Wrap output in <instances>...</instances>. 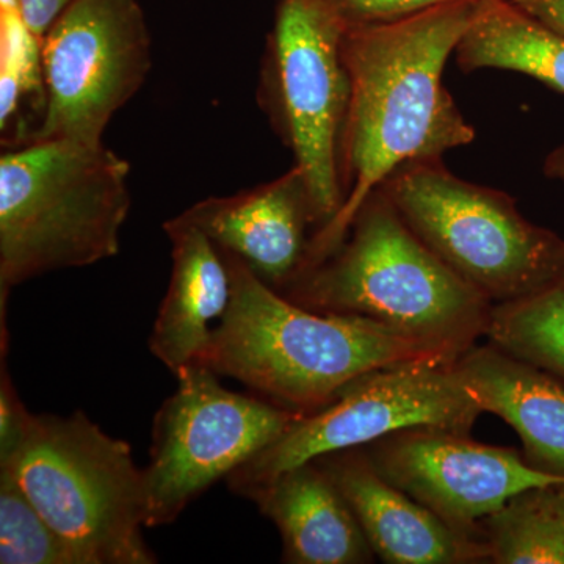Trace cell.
<instances>
[{
	"label": "cell",
	"instance_id": "484cf974",
	"mask_svg": "<svg viewBox=\"0 0 564 564\" xmlns=\"http://www.w3.org/2000/svg\"><path fill=\"white\" fill-rule=\"evenodd\" d=\"M544 174L549 180L564 182V144L545 158Z\"/></svg>",
	"mask_w": 564,
	"mask_h": 564
},
{
	"label": "cell",
	"instance_id": "277c9868",
	"mask_svg": "<svg viewBox=\"0 0 564 564\" xmlns=\"http://www.w3.org/2000/svg\"><path fill=\"white\" fill-rule=\"evenodd\" d=\"M129 173L104 141H32L0 155V321L17 285L120 252Z\"/></svg>",
	"mask_w": 564,
	"mask_h": 564
},
{
	"label": "cell",
	"instance_id": "8fae6325",
	"mask_svg": "<svg viewBox=\"0 0 564 564\" xmlns=\"http://www.w3.org/2000/svg\"><path fill=\"white\" fill-rule=\"evenodd\" d=\"M362 448L386 481L473 534H481V522L516 494L564 484L534 469L514 448L475 443L454 430H402Z\"/></svg>",
	"mask_w": 564,
	"mask_h": 564
},
{
	"label": "cell",
	"instance_id": "ffe728a7",
	"mask_svg": "<svg viewBox=\"0 0 564 564\" xmlns=\"http://www.w3.org/2000/svg\"><path fill=\"white\" fill-rule=\"evenodd\" d=\"M24 101L32 102L43 120L46 91L41 43L25 24L18 0H0V129L3 135L9 133L11 137L17 128L13 137L17 141Z\"/></svg>",
	"mask_w": 564,
	"mask_h": 564
},
{
	"label": "cell",
	"instance_id": "e0dca14e",
	"mask_svg": "<svg viewBox=\"0 0 564 564\" xmlns=\"http://www.w3.org/2000/svg\"><path fill=\"white\" fill-rule=\"evenodd\" d=\"M459 68L525 74L564 95V35L513 0H477L455 51Z\"/></svg>",
	"mask_w": 564,
	"mask_h": 564
},
{
	"label": "cell",
	"instance_id": "ac0fdd59",
	"mask_svg": "<svg viewBox=\"0 0 564 564\" xmlns=\"http://www.w3.org/2000/svg\"><path fill=\"white\" fill-rule=\"evenodd\" d=\"M497 564H564V484L516 494L480 524Z\"/></svg>",
	"mask_w": 564,
	"mask_h": 564
},
{
	"label": "cell",
	"instance_id": "cb8c5ba5",
	"mask_svg": "<svg viewBox=\"0 0 564 564\" xmlns=\"http://www.w3.org/2000/svg\"><path fill=\"white\" fill-rule=\"evenodd\" d=\"M18 3L25 24L41 43L70 0H18Z\"/></svg>",
	"mask_w": 564,
	"mask_h": 564
},
{
	"label": "cell",
	"instance_id": "5b68a950",
	"mask_svg": "<svg viewBox=\"0 0 564 564\" xmlns=\"http://www.w3.org/2000/svg\"><path fill=\"white\" fill-rule=\"evenodd\" d=\"M85 564H154L143 538V469L124 441L82 411L32 414L14 455L0 463Z\"/></svg>",
	"mask_w": 564,
	"mask_h": 564
},
{
	"label": "cell",
	"instance_id": "7a4b0ae2",
	"mask_svg": "<svg viewBox=\"0 0 564 564\" xmlns=\"http://www.w3.org/2000/svg\"><path fill=\"white\" fill-rule=\"evenodd\" d=\"M221 254L231 273V303L198 362L273 403L313 413L373 370L410 362L455 364L381 323L293 303L239 258Z\"/></svg>",
	"mask_w": 564,
	"mask_h": 564
},
{
	"label": "cell",
	"instance_id": "d6986e66",
	"mask_svg": "<svg viewBox=\"0 0 564 564\" xmlns=\"http://www.w3.org/2000/svg\"><path fill=\"white\" fill-rule=\"evenodd\" d=\"M485 336L499 350L564 380V276L522 299L492 304Z\"/></svg>",
	"mask_w": 564,
	"mask_h": 564
},
{
	"label": "cell",
	"instance_id": "2e32d148",
	"mask_svg": "<svg viewBox=\"0 0 564 564\" xmlns=\"http://www.w3.org/2000/svg\"><path fill=\"white\" fill-rule=\"evenodd\" d=\"M455 366L484 413L499 415L521 437L525 462L564 478L563 386L491 344L470 348Z\"/></svg>",
	"mask_w": 564,
	"mask_h": 564
},
{
	"label": "cell",
	"instance_id": "30bf717a",
	"mask_svg": "<svg viewBox=\"0 0 564 564\" xmlns=\"http://www.w3.org/2000/svg\"><path fill=\"white\" fill-rule=\"evenodd\" d=\"M151 36L135 0H70L41 41L44 106L32 141L102 143L104 132L147 82Z\"/></svg>",
	"mask_w": 564,
	"mask_h": 564
},
{
	"label": "cell",
	"instance_id": "9a60e30c",
	"mask_svg": "<svg viewBox=\"0 0 564 564\" xmlns=\"http://www.w3.org/2000/svg\"><path fill=\"white\" fill-rule=\"evenodd\" d=\"M172 242V278L150 337L152 355L174 375L202 359L215 322L220 323L232 296L228 263L209 237L182 220L163 225Z\"/></svg>",
	"mask_w": 564,
	"mask_h": 564
},
{
	"label": "cell",
	"instance_id": "9c48e42d",
	"mask_svg": "<svg viewBox=\"0 0 564 564\" xmlns=\"http://www.w3.org/2000/svg\"><path fill=\"white\" fill-rule=\"evenodd\" d=\"M154 419L144 474L147 527L172 524L220 478L265 451L302 413L229 391L202 362L176 375Z\"/></svg>",
	"mask_w": 564,
	"mask_h": 564
},
{
	"label": "cell",
	"instance_id": "5bb4252c",
	"mask_svg": "<svg viewBox=\"0 0 564 564\" xmlns=\"http://www.w3.org/2000/svg\"><path fill=\"white\" fill-rule=\"evenodd\" d=\"M243 497L276 525L282 562L362 564L373 551L343 492L317 462L285 470Z\"/></svg>",
	"mask_w": 564,
	"mask_h": 564
},
{
	"label": "cell",
	"instance_id": "8992f818",
	"mask_svg": "<svg viewBox=\"0 0 564 564\" xmlns=\"http://www.w3.org/2000/svg\"><path fill=\"white\" fill-rule=\"evenodd\" d=\"M426 247L492 304L564 276V240L533 225L508 193L473 184L443 159L403 166L381 185Z\"/></svg>",
	"mask_w": 564,
	"mask_h": 564
},
{
	"label": "cell",
	"instance_id": "6da1fadb",
	"mask_svg": "<svg viewBox=\"0 0 564 564\" xmlns=\"http://www.w3.org/2000/svg\"><path fill=\"white\" fill-rule=\"evenodd\" d=\"M475 2L444 3L383 24H345L350 104L340 144L344 206L314 234L302 272L343 243L356 212L392 174L475 140L474 126L444 85Z\"/></svg>",
	"mask_w": 564,
	"mask_h": 564
},
{
	"label": "cell",
	"instance_id": "4fadbf2b",
	"mask_svg": "<svg viewBox=\"0 0 564 564\" xmlns=\"http://www.w3.org/2000/svg\"><path fill=\"white\" fill-rule=\"evenodd\" d=\"M343 492L373 554L389 564L489 562L481 534L455 529L375 470L362 447L313 459Z\"/></svg>",
	"mask_w": 564,
	"mask_h": 564
},
{
	"label": "cell",
	"instance_id": "7c38bea8",
	"mask_svg": "<svg viewBox=\"0 0 564 564\" xmlns=\"http://www.w3.org/2000/svg\"><path fill=\"white\" fill-rule=\"evenodd\" d=\"M180 217L276 291L302 272L313 239L310 228L317 229L306 180L296 165L251 191L203 199Z\"/></svg>",
	"mask_w": 564,
	"mask_h": 564
},
{
	"label": "cell",
	"instance_id": "44dd1931",
	"mask_svg": "<svg viewBox=\"0 0 564 564\" xmlns=\"http://www.w3.org/2000/svg\"><path fill=\"white\" fill-rule=\"evenodd\" d=\"M0 563L85 564L7 467H0Z\"/></svg>",
	"mask_w": 564,
	"mask_h": 564
},
{
	"label": "cell",
	"instance_id": "d4e9b609",
	"mask_svg": "<svg viewBox=\"0 0 564 564\" xmlns=\"http://www.w3.org/2000/svg\"><path fill=\"white\" fill-rule=\"evenodd\" d=\"M527 13L564 35V0H513Z\"/></svg>",
	"mask_w": 564,
	"mask_h": 564
},
{
	"label": "cell",
	"instance_id": "3957f363",
	"mask_svg": "<svg viewBox=\"0 0 564 564\" xmlns=\"http://www.w3.org/2000/svg\"><path fill=\"white\" fill-rule=\"evenodd\" d=\"M278 292L321 313L381 323L448 362L485 336L492 307L422 242L380 188L356 212L343 243Z\"/></svg>",
	"mask_w": 564,
	"mask_h": 564
},
{
	"label": "cell",
	"instance_id": "7402d4cb",
	"mask_svg": "<svg viewBox=\"0 0 564 564\" xmlns=\"http://www.w3.org/2000/svg\"><path fill=\"white\" fill-rule=\"evenodd\" d=\"M458 0H329L345 24H383Z\"/></svg>",
	"mask_w": 564,
	"mask_h": 564
},
{
	"label": "cell",
	"instance_id": "ba28073f",
	"mask_svg": "<svg viewBox=\"0 0 564 564\" xmlns=\"http://www.w3.org/2000/svg\"><path fill=\"white\" fill-rule=\"evenodd\" d=\"M484 413L455 364L410 362L383 367L345 386L336 399L300 414L280 440L226 480L243 497L254 486L321 456L366 447L408 429L470 433Z\"/></svg>",
	"mask_w": 564,
	"mask_h": 564
},
{
	"label": "cell",
	"instance_id": "603a6c76",
	"mask_svg": "<svg viewBox=\"0 0 564 564\" xmlns=\"http://www.w3.org/2000/svg\"><path fill=\"white\" fill-rule=\"evenodd\" d=\"M32 413L21 402L17 389L11 383L6 367V350H2L0 370V463L7 462L20 448L28 433Z\"/></svg>",
	"mask_w": 564,
	"mask_h": 564
},
{
	"label": "cell",
	"instance_id": "52a82bcc",
	"mask_svg": "<svg viewBox=\"0 0 564 564\" xmlns=\"http://www.w3.org/2000/svg\"><path fill=\"white\" fill-rule=\"evenodd\" d=\"M344 32L329 0H282L259 87L261 106L306 180L315 232L344 206L340 144L350 104Z\"/></svg>",
	"mask_w": 564,
	"mask_h": 564
}]
</instances>
